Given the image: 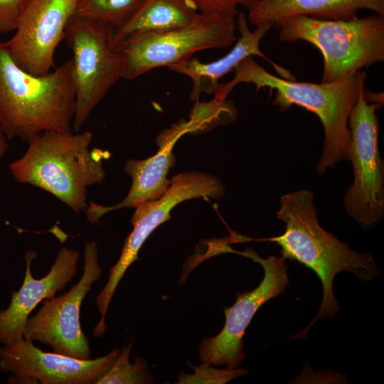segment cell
<instances>
[{
	"label": "cell",
	"instance_id": "14",
	"mask_svg": "<svg viewBox=\"0 0 384 384\" xmlns=\"http://www.w3.org/2000/svg\"><path fill=\"white\" fill-rule=\"evenodd\" d=\"M38 254L29 250L25 255L26 271L23 282L18 291L11 292L9 306L0 311V343L11 345L23 339L25 324L38 304L55 297L74 278L80 260L75 249L63 247L46 276L35 279L31 264Z\"/></svg>",
	"mask_w": 384,
	"mask_h": 384
},
{
	"label": "cell",
	"instance_id": "13",
	"mask_svg": "<svg viewBox=\"0 0 384 384\" xmlns=\"http://www.w3.org/2000/svg\"><path fill=\"white\" fill-rule=\"evenodd\" d=\"M116 348L95 359L45 352L21 339L0 347V370L11 373L9 383L96 384L120 353Z\"/></svg>",
	"mask_w": 384,
	"mask_h": 384
},
{
	"label": "cell",
	"instance_id": "20",
	"mask_svg": "<svg viewBox=\"0 0 384 384\" xmlns=\"http://www.w3.org/2000/svg\"><path fill=\"white\" fill-rule=\"evenodd\" d=\"M186 122L187 133H201L217 126L234 122L238 117V110L234 102L227 99L213 98L209 102L196 101Z\"/></svg>",
	"mask_w": 384,
	"mask_h": 384
},
{
	"label": "cell",
	"instance_id": "11",
	"mask_svg": "<svg viewBox=\"0 0 384 384\" xmlns=\"http://www.w3.org/2000/svg\"><path fill=\"white\" fill-rule=\"evenodd\" d=\"M225 188L217 177L192 171L178 174L171 179L166 192L156 200L135 207L131 219L133 230L127 235L118 261L110 269L104 289L113 294L128 267L138 260V252L149 235L161 223L170 220V213L179 203L192 198H221Z\"/></svg>",
	"mask_w": 384,
	"mask_h": 384
},
{
	"label": "cell",
	"instance_id": "5",
	"mask_svg": "<svg viewBox=\"0 0 384 384\" xmlns=\"http://www.w3.org/2000/svg\"><path fill=\"white\" fill-rule=\"evenodd\" d=\"M282 41H306L324 60L321 82H329L384 61V16L350 20L294 16L277 22Z\"/></svg>",
	"mask_w": 384,
	"mask_h": 384
},
{
	"label": "cell",
	"instance_id": "16",
	"mask_svg": "<svg viewBox=\"0 0 384 384\" xmlns=\"http://www.w3.org/2000/svg\"><path fill=\"white\" fill-rule=\"evenodd\" d=\"M236 21L240 36L233 48L225 55L215 61L205 63L198 58H189L169 66L173 72L188 76L193 81L190 99L198 101L202 92L213 94L219 80L233 71L235 67L247 56L257 55L268 61L281 78L295 80L291 72L269 59L260 50V43L267 33L275 26L274 23H263L250 31L245 14L238 12Z\"/></svg>",
	"mask_w": 384,
	"mask_h": 384
},
{
	"label": "cell",
	"instance_id": "22",
	"mask_svg": "<svg viewBox=\"0 0 384 384\" xmlns=\"http://www.w3.org/2000/svg\"><path fill=\"white\" fill-rule=\"evenodd\" d=\"M195 370L193 375L181 373L178 383H218L223 384L247 373L245 369H216L210 365L203 363L200 366H191Z\"/></svg>",
	"mask_w": 384,
	"mask_h": 384
},
{
	"label": "cell",
	"instance_id": "8",
	"mask_svg": "<svg viewBox=\"0 0 384 384\" xmlns=\"http://www.w3.org/2000/svg\"><path fill=\"white\" fill-rule=\"evenodd\" d=\"M235 27V18L198 13L187 26L130 38L120 46L125 58L124 78L169 67L198 50L229 48L237 40Z\"/></svg>",
	"mask_w": 384,
	"mask_h": 384
},
{
	"label": "cell",
	"instance_id": "4",
	"mask_svg": "<svg viewBox=\"0 0 384 384\" xmlns=\"http://www.w3.org/2000/svg\"><path fill=\"white\" fill-rule=\"evenodd\" d=\"M93 134L85 130L46 131L28 143L9 171L20 183L40 188L68 206L76 214L87 205V187L102 183L106 152L90 149Z\"/></svg>",
	"mask_w": 384,
	"mask_h": 384
},
{
	"label": "cell",
	"instance_id": "18",
	"mask_svg": "<svg viewBox=\"0 0 384 384\" xmlns=\"http://www.w3.org/2000/svg\"><path fill=\"white\" fill-rule=\"evenodd\" d=\"M198 14L186 0H143L132 16L114 30V43L120 48L122 43L134 36L187 26Z\"/></svg>",
	"mask_w": 384,
	"mask_h": 384
},
{
	"label": "cell",
	"instance_id": "23",
	"mask_svg": "<svg viewBox=\"0 0 384 384\" xmlns=\"http://www.w3.org/2000/svg\"><path fill=\"white\" fill-rule=\"evenodd\" d=\"M198 13L235 18L240 6L250 7L258 0H186Z\"/></svg>",
	"mask_w": 384,
	"mask_h": 384
},
{
	"label": "cell",
	"instance_id": "24",
	"mask_svg": "<svg viewBox=\"0 0 384 384\" xmlns=\"http://www.w3.org/2000/svg\"><path fill=\"white\" fill-rule=\"evenodd\" d=\"M26 0H0V33L16 30Z\"/></svg>",
	"mask_w": 384,
	"mask_h": 384
},
{
	"label": "cell",
	"instance_id": "19",
	"mask_svg": "<svg viewBox=\"0 0 384 384\" xmlns=\"http://www.w3.org/2000/svg\"><path fill=\"white\" fill-rule=\"evenodd\" d=\"M143 0H78L73 15L107 23L123 25Z\"/></svg>",
	"mask_w": 384,
	"mask_h": 384
},
{
	"label": "cell",
	"instance_id": "12",
	"mask_svg": "<svg viewBox=\"0 0 384 384\" xmlns=\"http://www.w3.org/2000/svg\"><path fill=\"white\" fill-rule=\"evenodd\" d=\"M78 0H26L14 36L6 43L14 62L43 75L55 66V50Z\"/></svg>",
	"mask_w": 384,
	"mask_h": 384
},
{
	"label": "cell",
	"instance_id": "10",
	"mask_svg": "<svg viewBox=\"0 0 384 384\" xmlns=\"http://www.w3.org/2000/svg\"><path fill=\"white\" fill-rule=\"evenodd\" d=\"M240 254L259 263L264 277L250 292L238 294L235 304L224 309L225 322L216 336L204 339L198 352L201 361L210 366L238 368L245 357L242 337L258 309L270 299L281 294L289 284L287 266L282 256L262 258L251 249Z\"/></svg>",
	"mask_w": 384,
	"mask_h": 384
},
{
	"label": "cell",
	"instance_id": "25",
	"mask_svg": "<svg viewBox=\"0 0 384 384\" xmlns=\"http://www.w3.org/2000/svg\"><path fill=\"white\" fill-rule=\"evenodd\" d=\"M7 140L8 139L0 127V159L5 154L8 149L9 145Z\"/></svg>",
	"mask_w": 384,
	"mask_h": 384
},
{
	"label": "cell",
	"instance_id": "6",
	"mask_svg": "<svg viewBox=\"0 0 384 384\" xmlns=\"http://www.w3.org/2000/svg\"><path fill=\"white\" fill-rule=\"evenodd\" d=\"M115 28L73 15L64 38L72 52L75 111L72 129L80 130L112 87L124 78L125 58L114 41Z\"/></svg>",
	"mask_w": 384,
	"mask_h": 384
},
{
	"label": "cell",
	"instance_id": "21",
	"mask_svg": "<svg viewBox=\"0 0 384 384\" xmlns=\"http://www.w3.org/2000/svg\"><path fill=\"white\" fill-rule=\"evenodd\" d=\"M132 346V341L127 346H123L114 363L96 384H144L154 382L144 359L137 356L134 363H130Z\"/></svg>",
	"mask_w": 384,
	"mask_h": 384
},
{
	"label": "cell",
	"instance_id": "2",
	"mask_svg": "<svg viewBox=\"0 0 384 384\" xmlns=\"http://www.w3.org/2000/svg\"><path fill=\"white\" fill-rule=\"evenodd\" d=\"M277 219L285 224L284 232L263 240L276 242L284 259L299 262L313 270L323 287V299L314 320L296 338H303L313 324L321 319H332L340 310L333 292V281L339 272L348 271L358 279L368 282L379 269L370 254L357 252L326 231L319 223L314 192L299 190L287 193L279 199Z\"/></svg>",
	"mask_w": 384,
	"mask_h": 384
},
{
	"label": "cell",
	"instance_id": "17",
	"mask_svg": "<svg viewBox=\"0 0 384 384\" xmlns=\"http://www.w3.org/2000/svg\"><path fill=\"white\" fill-rule=\"evenodd\" d=\"M249 9L248 19L257 26L294 16L328 20H350L362 9L384 16V0H258Z\"/></svg>",
	"mask_w": 384,
	"mask_h": 384
},
{
	"label": "cell",
	"instance_id": "1",
	"mask_svg": "<svg viewBox=\"0 0 384 384\" xmlns=\"http://www.w3.org/2000/svg\"><path fill=\"white\" fill-rule=\"evenodd\" d=\"M234 78L227 83H218L214 97L226 100L239 83H252L256 91L263 87L276 90L272 100L282 112L293 105L314 113L320 119L324 132L322 153L316 171L319 175L334 168L343 159L348 160L350 148L348 117L357 102L361 87L365 85L366 73H355L329 82H297L275 76L250 55L234 68Z\"/></svg>",
	"mask_w": 384,
	"mask_h": 384
},
{
	"label": "cell",
	"instance_id": "7",
	"mask_svg": "<svg viewBox=\"0 0 384 384\" xmlns=\"http://www.w3.org/2000/svg\"><path fill=\"white\" fill-rule=\"evenodd\" d=\"M363 85L348 117L350 148L348 160L353 181L343 197L348 215L363 228L377 226L384 217V164L378 150L376 112L383 103L371 102Z\"/></svg>",
	"mask_w": 384,
	"mask_h": 384
},
{
	"label": "cell",
	"instance_id": "9",
	"mask_svg": "<svg viewBox=\"0 0 384 384\" xmlns=\"http://www.w3.org/2000/svg\"><path fill=\"white\" fill-rule=\"evenodd\" d=\"M83 258V272L78 282L63 294L44 299L37 313L28 318L23 338L49 346L58 353L90 359L89 341L80 327V310L92 284L102 274L95 242L85 243Z\"/></svg>",
	"mask_w": 384,
	"mask_h": 384
},
{
	"label": "cell",
	"instance_id": "3",
	"mask_svg": "<svg viewBox=\"0 0 384 384\" xmlns=\"http://www.w3.org/2000/svg\"><path fill=\"white\" fill-rule=\"evenodd\" d=\"M75 111L71 59L36 75L19 67L0 41V127L8 139L29 143L46 131L71 130Z\"/></svg>",
	"mask_w": 384,
	"mask_h": 384
},
{
	"label": "cell",
	"instance_id": "15",
	"mask_svg": "<svg viewBox=\"0 0 384 384\" xmlns=\"http://www.w3.org/2000/svg\"><path fill=\"white\" fill-rule=\"evenodd\" d=\"M187 133L185 122L163 131L157 137L159 149L156 154L143 160L128 159L124 171L132 178V186L127 196L119 203L104 206L90 201L85 210L87 219L99 225L100 219L107 213L138 205L161 197L170 186L168 173L175 165L173 148L177 140Z\"/></svg>",
	"mask_w": 384,
	"mask_h": 384
}]
</instances>
